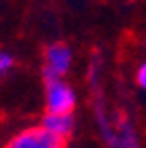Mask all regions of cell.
Here are the masks:
<instances>
[{
    "instance_id": "cell-1",
    "label": "cell",
    "mask_w": 146,
    "mask_h": 148,
    "mask_svg": "<svg viewBox=\"0 0 146 148\" xmlns=\"http://www.w3.org/2000/svg\"><path fill=\"white\" fill-rule=\"evenodd\" d=\"M76 105V92L64 80L45 82V109L47 113H72Z\"/></svg>"
},
{
    "instance_id": "cell-2",
    "label": "cell",
    "mask_w": 146,
    "mask_h": 148,
    "mask_svg": "<svg viewBox=\"0 0 146 148\" xmlns=\"http://www.w3.org/2000/svg\"><path fill=\"white\" fill-rule=\"evenodd\" d=\"M72 66V49L66 43H51L45 51V66L43 78L45 82L62 80Z\"/></svg>"
},
{
    "instance_id": "cell-3",
    "label": "cell",
    "mask_w": 146,
    "mask_h": 148,
    "mask_svg": "<svg viewBox=\"0 0 146 148\" xmlns=\"http://www.w3.org/2000/svg\"><path fill=\"white\" fill-rule=\"evenodd\" d=\"M4 148H64V142L39 125V127H27L16 136H12Z\"/></svg>"
},
{
    "instance_id": "cell-4",
    "label": "cell",
    "mask_w": 146,
    "mask_h": 148,
    "mask_svg": "<svg viewBox=\"0 0 146 148\" xmlns=\"http://www.w3.org/2000/svg\"><path fill=\"white\" fill-rule=\"evenodd\" d=\"M41 127L51 136L66 142V138H70L72 132H74V115L72 113H45Z\"/></svg>"
},
{
    "instance_id": "cell-5",
    "label": "cell",
    "mask_w": 146,
    "mask_h": 148,
    "mask_svg": "<svg viewBox=\"0 0 146 148\" xmlns=\"http://www.w3.org/2000/svg\"><path fill=\"white\" fill-rule=\"evenodd\" d=\"M12 64H14V58L8 53V51H0V74H4V72H8L10 68H12Z\"/></svg>"
},
{
    "instance_id": "cell-6",
    "label": "cell",
    "mask_w": 146,
    "mask_h": 148,
    "mask_svg": "<svg viewBox=\"0 0 146 148\" xmlns=\"http://www.w3.org/2000/svg\"><path fill=\"white\" fill-rule=\"evenodd\" d=\"M136 82H138L140 88L146 90V62H142L140 68H138V72H136Z\"/></svg>"
}]
</instances>
